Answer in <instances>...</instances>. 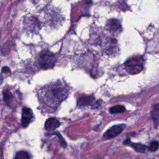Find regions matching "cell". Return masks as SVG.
<instances>
[{
  "instance_id": "obj_5",
  "label": "cell",
  "mask_w": 159,
  "mask_h": 159,
  "mask_svg": "<svg viewBox=\"0 0 159 159\" xmlns=\"http://www.w3.org/2000/svg\"><path fill=\"white\" fill-rule=\"evenodd\" d=\"M32 116H33V114H32V110L27 107H24L22 109V120H21L22 125L23 127L27 126L30 122L32 119Z\"/></svg>"
},
{
  "instance_id": "obj_14",
  "label": "cell",
  "mask_w": 159,
  "mask_h": 159,
  "mask_svg": "<svg viewBox=\"0 0 159 159\" xmlns=\"http://www.w3.org/2000/svg\"><path fill=\"white\" fill-rule=\"evenodd\" d=\"M152 116L155 119H157L159 117V105L157 104L154 106L153 111L152 112Z\"/></svg>"
},
{
  "instance_id": "obj_10",
  "label": "cell",
  "mask_w": 159,
  "mask_h": 159,
  "mask_svg": "<svg viewBox=\"0 0 159 159\" xmlns=\"http://www.w3.org/2000/svg\"><path fill=\"white\" fill-rule=\"evenodd\" d=\"M125 110L124 106L122 105H116L111 107L109 109V111L111 114H118L124 112Z\"/></svg>"
},
{
  "instance_id": "obj_11",
  "label": "cell",
  "mask_w": 159,
  "mask_h": 159,
  "mask_svg": "<svg viewBox=\"0 0 159 159\" xmlns=\"http://www.w3.org/2000/svg\"><path fill=\"white\" fill-rule=\"evenodd\" d=\"M15 159H30V157L27 152L19 151L16 153Z\"/></svg>"
},
{
  "instance_id": "obj_1",
  "label": "cell",
  "mask_w": 159,
  "mask_h": 159,
  "mask_svg": "<svg viewBox=\"0 0 159 159\" xmlns=\"http://www.w3.org/2000/svg\"><path fill=\"white\" fill-rule=\"evenodd\" d=\"M68 93V86L62 82L58 81L44 87L41 91V96L45 104L55 107L66 98Z\"/></svg>"
},
{
  "instance_id": "obj_9",
  "label": "cell",
  "mask_w": 159,
  "mask_h": 159,
  "mask_svg": "<svg viewBox=\"0 0 159 159\" xmlns=\"http://www.w3.org/2000/svg\"><path fill=\"white\" fill-rule=\"evenodd\" d=\"M94 101V98L91 96H83L79 98L78 104L80 106H86L91 105Z\"/></svg>"
},
{
  "instance_id": "obj_2",
  "label": "cell",
  "mask_w": 159,
  "mask_h": 159,
  "mask_svg": "<svg viewBox=\"0 0 159 159\" xmlns=\"http://www.w3.org/2000/svg\"><path fill=\"white\" fill-rule=\"evenodd\" d=\"M143 58L141 57H135L129 59L125 63L126 70L132 75L140 73L143 70Z\"/></svg>"
},
{
  "instance_id": "obj_4",
  "label": "cell",
  "mask_w": 159,
  "mask_h": 159,
  "mask_svg": "<svg viewBox=\"0 0 159 159\" xmlns=\"http://www.w3.org/2000/svg\"><path fill=\"white\" fill-rule=\"evenodd\" d=\"M124 126L125 125L124 124H118L111 127L104 133L102 138L105 140H107L115 137L121 133L124 128Z\"/></svg>"
},
{
  "instance_id": "obj_6",
  "label": "cell",
  "mask_w": 159,
  "mask_h": 159,
  "mask_svg": "<svg viewBox=\"0 0 159 159\" xmlns=\"http://www.w3.org/2000/svg\"><path fill=\"white\" fill-rule=\"evenodd\" d=\"M124 143L125 145L130 146V147H132L137 152H139V153H145V152L148 150V148L146 145H143V144H141V143H133V142H132L129 139H126V140L124 142Z\"/></svg>"
},
{
  "instance_id": "obj_7",
  "label": "cell",
  "mask_w": 159,
  "mask_h": 159,
  "mask_svg": "<svg viewBox=\"0 0 159 159\" xmlns=\"http://www.w3.org/2000/svg\"><path fill=\"white\" fill-rule=\"evenodd\" d=\"M107 29L112 32H118L121 29V25L120 22L116 19L109 20L106 25Z\"/></svg>"
},
{
  "instance_id": "obj_8",
  "label": "cell",
  "mask_w": 159,
  "mask_h": 159,
  "mask_svg": "<svg viewBox=\"0 0 159 159\" xmlns=\"http://www.w3.org/2000/svg\"><path fill=\"white\" fill-rule=\"evenodd\" d=\"M60 125V122L58 119L54 117H51L46 120L45 127L47 130H53L58 127Z\"/></svg>"
},
{
  "instance_id": "obj_12",
  "label": "cell",
  "mask_w": 159,
  "mask_h": 159,
  "mask_svg": "<svg viewBox=\"0 0 159 159\" xmlns=\"http://www.w3.org/2000/svg\"><path fill=\"white\" fill-rule=\"evenodd\" d=\"M159 148V143L157 141H154L152 142L149 147H148V150L151 151V152H155L156 150H157Z\"/></svg>"
},
{
  "instance_id": "obj_3",
  "label": "cell",
  "mask_w": 159,
  "mask_h": 159,
  "mask_svg": "<svg viewBox=\"0 0 159 159\" xmlns=\"http://www.w3.org/2000/svg\"><path fill=\"white\" fill-rule=\"evenodd\" d=\"M55 61L56 58L55 55L48 51L43 52L39 58L40 65L43 69L52 68L55 65Z\"/></svg>"
},
{
  "instance_id": "obj_13",
  "label": "cell",
  "mask_w": 159,
  "mask_h": 159,
  "mask_svg": "<svg viewBox=\"0 0 159 159\" xmlns=\"http://www.w3.org/2000/svg\"><path fill=\"white\" fill-rule=\"evenodd\" d=\"M3 98H4V100L6 102H9L12 99L13 96H12V94L9 91H4V93H3Z\"/></svg>"
}]
</instances>
